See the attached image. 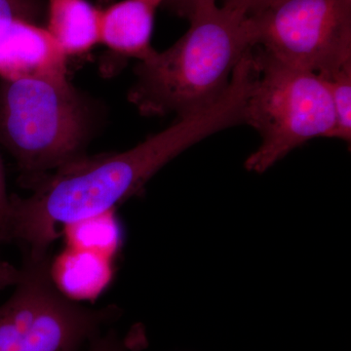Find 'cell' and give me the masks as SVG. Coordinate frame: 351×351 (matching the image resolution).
I'll use <instances>...</instances> for the list:
<instances>
[{
    "label": "cell",
    "mask_w": 351,
    "mask_h": 351,
    "mask_svg": "<svg viewBox=\"0 0 351 351\" xmlns=\"http://www.w3.org/2000/svg\"><path fill=\"white\" fill-rule=\"evenodd\" d=\"M66 61L45 25L23 21L0 44V78L64 80Z\"/></svg>",
    "instance_id": "7"
},
{
    "label": "cell",
    "mask_w": 351,
    "mask_h": 351,
    "mask_svg": "<svg viewBox=\"0 0 351 351\" xmlns=\"http://www.w3.org/2000/svg\"><path fill=\"white\" fill-rule=\"evenodd\" d=\"M45 13L43 0H0V44L19 23H41Z\"/></svg>",
    "instance_id": "11"
},
{
    "label": "cell",
    "mask_w": 351,
    "mask_h": 351,
    "mask_svg": "<svg viewBox=\"0 0 351 351\" xmlns=\"http://www.w3.org/2000/svg\"><path fill=\"white\" fill-rule=\"evenodd\" d=\"M272 1L274 0H225L223 6L239 10L245 15L252 16L262 11Z\"/></svg>",
    "instance_id": "14"
},
{
    "label": "cell",
    "mask_w": 351,
    "mask_h": 351,
    "mask_svg": "<svg viewBox=\"0 0 351 351\" xmlns=\"http://www.w3.org/2000/svg\"><path fill=\"white\" fill-rule=\"evenodd\" d=\"M216 3V0H166L164 5L169 7L178 15L189 19L201 7Z\"/></svg>",
    "instance_id": "13"
},
{
    "label": "cell",
    "mask_w": 351,
    "mask_h": 351,
    "mask_svg": "<svg viewBox=\"0 0 351 351\" xmlns=\"http://www.w3.org/2000/svg\"><path fill=\"white\" fill-rule=\"evenodd\" d=\"M253 61L243 123L258 131L262 144L245 167L262 174L304 143L334 138L336 113L326 83L317 73L282 63L256 47Z\"/></svg>",
    "instance_id": "4"
},
{
    "label": "cell",
    "mask_w": 351,
    "mask_h": 351,
    "mask_svg": "<svg viewBox=\"0 0 351 351\" xmlns=\"http://www.w3.org/2000/svg\"><path fill=\"white\" fill-rule=\"evenodd\" d=\"M130 346L128 339L120 338L117 332L110 330L104 336L99 335L95 338L88 351H128Z\"/></svg>",
    "instance_id": "12"
},
{
    "label": "cell",
    "mask_w": 351,
    "mask_h": 351,
    "mask_svg": "<svg viewBox=\"0 0 351 351\" xmlns=\"http://www.w3.org/2000/svg\"><path fill=\"white\" fill-rule=\"evenodd\" d=\"M166 0H121L101 9L100 44L119 59L145 61L152 45L157 9Z\"/></svg>",
    "instance_id": "8"
},
{
    "label": "cell",
    "mask_w": 351,
    "mask_h": 351,
    "mask_svg": "<svg viewBox=\"0 0 351 351\" xmlns=\"http://www.w3.org/2000/svg\"><path fill=\"white\" fill-rule=\"evenodd\" d=\"M188 31L135 68L128 101L145 117L195 112L219 100L235 69L254 48L248 16L216 3L189 18Z\"/></svg>",
    "instance_id": "2"
},
{
    "label": "cell",
    "mask_w": 351,
    "mask_h": 351,
    "mask_svg": "<svg viewBox=\"0 0 351 351\" xmlns=\"http://www.w3.org/2000/svg\"><path fill=\"white\" fill-rule=\"evenodd\" d=\"M10 208V196L7 195L3 161L0 156V230L5 223Z\"/></svg>",
    "instance_id": "16"
},
{
    "label": "cell",
    "mask_w": 351,
    "mask_h": 351,
    "mask_svg": "<svg viewBox=\"0 0 351 351\" xmlns=\"http://www.w3.org/2000/svg\"><path fill=\"white\" fill-rule=\"evenodd\" d=\"M326 83L331 95L335 113V138L351 142V58L341 62L326 73L318 75Z\"/></svg>",
    "instance_id": "10"
},
{
    "label": "cell",
    "mask_w": 351,
    "mask_h": 351,
    "mask_svg": "<svg viewBox=\"0 0 351 351\" xmlns=\"http://www.w3.org/2000/svg\"><path fill=\"white\" fill-rule=\"evenodd\" d=\"M254 47L320 75L351 58V0H274L248 16Z\"/></svg>",
    "instance_id": "6"
},
{
    "label": "cell",
    "mask_w": 351,
    "mask_h": 351,
    "mask_svg": "<svg viewBox=\"0 0 351 351\" xmlns=\"http://www.w3.org/2000/svg\"><path fill=\"white\" fill-rule=\"evenodd\" d=\"M13 294L0 306V351H80L119 311L66 299L53 282L48 255L25 256Z\"/></svg>",
    "instance_id": "5"
},
{
    "label": "cell",
    "mask_w": 351,
    "mask_h": 351,
    "mask_svg": "<svg viewBox=\"0 0 351 351\" xmlns=\"http://www.w3.org/2000/svg\"><path fill=\"white\" fill-rule=\"evenodd\" d=\"M230 104L219 100L186 114L128 151L88 156L44 176L27 188V198L10 196L0 241H16L25 255H48L57 226L106 213L142 193L166 164L203 138L232 127Z\"/></svg>",
    "instance_id": "1"
},
{
    "label": "cell",
    "mask_w": 351,
    "mask_h": 351,
    "mask_svg": "<svg viewBox=\"0 0 351 351\" xmlns=\"http://www.w3.org/2000/svg\"><path fill=\"white\" fill-rule=\"evenodd\" d=\"M45 29L66 58L100 44L101 9L88 0H47Z\"/></svg>",
    "instance_id": "9"
},
{
    "label": "cell",
    "mask_w": 351,
    "mask_h": 351,
    "mask_svg": "<svg viewBox=\"0 0 351 351\" xmlns=\"http://www.w3.org/2000/svg\"><path fill=\"white\" fill-rule=\"evenodd\" d=\"M106 117L104 104L68 78H0V145L27 188L86 156Z\"/></svg>",
    "instance_id": "3"
},
{
    "label": "cell",
    "mask_w": 351,
    "mask_h": 351,
    "mask_svg": "<svg viewBox=\"0 0 351 351\" xmlns=\"http://www.w3.org/2000/svg\"><path fill=\"white\" fill-rule=\"evenodd\" d=\"M21 270L0 258V291L15 286L19 281Z\"/></svg>",
    "instance_id": "15"
}]
</instances>
